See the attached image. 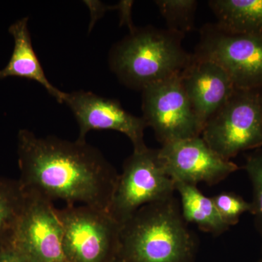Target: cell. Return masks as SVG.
Returning a JSON list of instances; mask_svg holds the SVG:
<instances>
[{
	"label": "cell",
	"instance_id": "cell-6",
	"mask_svg": "<svg viewBox=\"0 0 262 262\" xmlns=\"http://www.w3.org/2000/svg\"><path fill=\"white\" fill-rule=\"evenodd\" d=\"M174 182L165 172L158 149L134 151L123 163L108 213L120 225L141 207L173 196Z\"/></svg>",
	"mask_w": 262,
	"mask_h": 262
},
{
	"label": "cell",
	"instance_id": "cell-20",
	"mask_svg": "<svg viewBox=\"0 0 262 262\" xmlns=\"http://www.w3.org/2000/svg\"><path fill=\"white\" fill-rule=\"evenodd\" d=\"M0 262H29L18 250L11 245L0 248Z\"/></svg>",
	"mask_w": 262,
	"mask_h": 262
},
{
	"label": "cell",
	"instance_id": "cell-3",
	"mask_svg": "<svg viewBox=\"0 0 262 262\" xmlns=\"http://www.w3.org/2000/svg\"><path fill=\"white\" fill-rule=\"evenodd\" d=\"M182 34L168 29L134 28L113 46L110 67L121 83L136 91L179 75L192 54L182 47Z\"/></svg>",
	"mask_w": 262,
	"mask_h": 262
},
{
	"label": "cell",
	"instance_id": "cell-15",
	"mask_svg": "<svg viewBox=\"0 0 262 262\" xmlns=\"http://www.w3.org/2000/svg\"><path fill=\"white\" fill-rule=\"evenodd\" d=\"M175 189L182 201V213L186 222L195 224L203 232L219 235L229 227L221 218L212 198H208L195 185L176 182Z\"/></svg>",
	"mask_w": 262,
	"mask_h": 262
},
{
	"label": "cell",
	"instance_id": "cell-10",
	"mask_svg": "<svg viewBox=\"0 0 262 262\" xmlns=\"http://www.w3.org/2000/svg\"><path fill=\"white\" fill-rule=\"evenodd\" d=\"M158 157L174 183L214 185L239 168L217 154L201 136L164 144L158 149Z\"/></svg>",
	"mask_w": 262,
	"mask_h": 262
},
{
	"label": "cell",
	"instance_id": "cell-5",
	"mask_svg": "<svg viewBox=\"0 0 262 262\" xmlns=\"http://www.w3.org/2000/svg\"><path fill=\"white\" fill-rule=\"evenodd\" d=\"M56 212L69 261L108 262L118 255L121 225L108 211L66 205Z\"/></svg>",
	"mask_w": 262,
	"mask_h": 262
},
{
	"label": "cell",
	"instance_id": "cell-4",
	"mask_svg": "<svg viewBox=\"0 0 262 262\" xmlns=\"http://www.w3.org/2000/svg\"><path fill=\"white\" fill-rule=\"evenodd\" d=\"M202 139L217 154L231 160L262 146V90H237L205 124Z\"/></svg>",
	"mask_w": 262,
	"mask_h": 262
},
{
	"label": "cell",
	"instance_id": "cell-18",
	"mask_svg": "<svg viewBox=\"0 0 262 262\" xmlns=\"http://www.w3.org/2000/svg\"><path fill=\"white\" fill-rule=\"evenodd\" d=\"M245 169L253 186L251 204L255 225L260 234L262 244V146L254 149L246 158Z\"/></svg>",
	"mask_w": 262,
	"mask_h": 262
},
{
	"label": "cell",
	"instance_id": "cell-17",
	"mask_svg": "<svg viewBox=\"0 0 262 262\" xmlns=\"http://www.w3.org/2000/svg\"><path fill=\"white\" fill-rule=\"evenodd\" d=\"M155 3L165 19L168 30L184 36L194 29L198 5L196 0H158Z\"/></svg>",
	"mask_w": 262,
	"mask_h": 262
},
{
	"label": "cell",
	"instance_id": "cell-22",
	"mask_svg": "<svg viewBox=\"0 0 262 262\" xmlns=\"http://www.w3.org/2000/svg\"><path fill=\"white\" fill-rule=\"evenodd\" d=\"M256 262H262V257L261 258H260V259L258 260V261H257Z\"/></svg>",
	"mask_w": 262,
	"mask_h": 262
},
{
	"label": "cell",
	"instance_id": "cell-12",
	"mask_svg": "<svg viewBox=\"0 0 262 262\" xmlns=\"http://www.w3.org/2000/svg\"><path fill=\"white\" fill-rule=\"evenodd\" d=\"M180 77L203 129L237 91L232 79L220 65L194 53Z\"/></svg>",
	"mask_w": 262,
	"mask_h": 262
},
{
	"label": "cell",
	"instance_id": "cell-9",
	"mask_svg": "<svg viewBox=\"0 0 262 262\" xmlns=\"http://www.w3.org/2000/svg\"><path fill=\"white\" fill-rule=\"evenodd\" d=\"M23 211L10 244L29 262H70L63 246L62 227L53 202L26 192Z\"/></svg>",
	"mask_w": 262,
	"mask_h": 262
},
{
	"label": "cell",
	"instance_id": "cell-11",
	"mask_svg": "<svg viewBox=\"0 0 262 262\" xmlns=\"http://www.w3.org/2000/svg\"><path fill=\"white\" fill-rule=\"evenodd\" d=\"M63 103L72 110L78 123V140L86 141V135L92 130H112L125 134L132 143L134 151L147 147L144 140L147 127L144 119L127 113L116 100L78 91L67 93Z\"/></svg>",
	"mask_w": 262,
	"mask_h": 262
},
{
	"label": "cell",
	"instance_id": "cell-1",
	"mask_svg": "<svg viewBox=\"0 0 262 262\" xmlns=\"http://www.w3.org/2000/svg\"><path fill=\"white\" fill-rule=\"evenodd\" d=\"M17 139L18 181L25 192L108 211L119 174L97 148L28 130L19 131Z\"/></svg>",
	"mask_w": 262,
	"mask_h": 262
},
{
	"label": "cell",
	"instance_id": "cell-7",
	"mask_svg": "<svg viewBox=\"0 0 262 262\" xmlns=\"http://www.w3.org/2000/svg\"><path fill=\"white\" fill-rule=\"evenodd\" d=\"M141 92L143 119L162 145L201 136L203 127L183 87L180 74Z\"/></svg>",
	"mask_w": 262,
	"mask_h": 262
},
{
	"label": "cell",
	"instance_id": "cell-13",
	"mask_svg": "<svg viewBox=\"0 0 262 262\" xmlns=\"http://www.w3.org/2000/svg\"><path fill=\"white\" fill-rule=\"evenodd\" d=\"M28 22V17H25L9 27V32L14 39V48L8 64L0 70V80L8 77H18L35 81L42 85L58 103H63L67 93L56 89L48 80L33 48Z\"/></svg>",
	"mask_w": 262,
	"mask_h": 262
},
{
	"label": "cell",
	"instance_id": "cell-16",
	"mask_svg": "<svg viewBox=\"0 0 262 262\" xmlns=\"http://www.w3.org/2000/svg\"><path fill=\"white\" fill-rule=\"evenodd\" d=\"M26 198L19 181L0 177V248L10 244Z\"/></svg>",
	"mask_w": 262,
	"mask_h": 262
},
{
	"label": "cell",
	"instance_id": "cell-2",
	"mask_svg": "<svg viewBox=\"0 0 262 262\" xmlns=\"http://www.w3.org/2000/svg\"><path fill=\"white\" fill-rule=\"evenodd\" d=\"M174 196L141 207L120 228L118 255L127 262H193L196 244Z\"/></svg>",
	"mask_w": 262,
	"mask_h": 262
},
{
	"label": "cell",
	"instance_id": "cell-8",
	"mask_svg": "<svg viewBox=\"0 0 262 262\" xmlns=\"http://www.w3.org/2000/svg\"><path fill=\"white\" fill-rule=\"evenodd\" d=\"M194 54L220 65L237 90H262V35L227 34L210 24Z\"/></svg>",
	"mask_w": 262,
	"mask_h": 262
},
{
	"label": "cell",
	"instance_id": "cell-21",
	"mask_svg": "<svg viewBox=\"0 0 262 262\" xmlns=\"http://www.w3.org/2000/svg\"><path fill=\"white\" fill-rule=\"evenodd\" d=\"M108 262H127L125 261V259H123L122 257H120L119 255H117V256H115V257H114L113 258H112L110 261H108Z\"/></svg>",
	"mask_w": 262,
	"mask_h": 262
},
{
	"label": "cell",
	"instance_id": "cell-19",
	"mask_svg": "<svg viewBox=\"0 0 262 262\" xmlns=\"http://www.w3.org/2000/svg\"><path fill=\"white\" fill-rule=\"evenodd\" d=\"M211 198L221 218L229 227L237 225L244 213H252L251 202L246 201L235 193H220Z\"/></svg>",
	"mask_w": 262,
	"mask_h": 262
},
{
	"label": "cell",
	"instance_id": "cell-14",
	"mask_svg": "<svg viewBox=\"0 0 262 262\" xmlns=\"http://www.w3.org/2000/svg\"><path fill=\"white\" fill-rule=\"evenodd\" d=\"M208 5L222 32L262 35V0H211Z\"/></svg>",
	"mask_w": 262,
	"mask_h": 262
}]
</instances>
